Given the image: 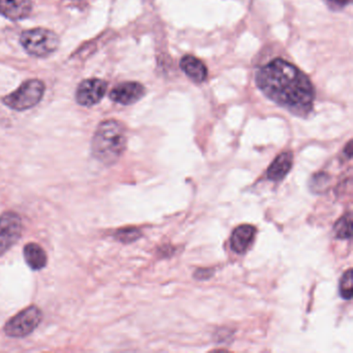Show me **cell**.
<instances>
[{"label":"cell","mask_w":353,"mask_h":353,"mask_svg":"<svg viewBox=\"0 0 353 353\" xmlns=\"http://www.w3.org/2000/svg\"><path fill=\"white\" fill-rule=\"evenodd\" d=\"M327 175L324 174V173H319V174L315 175L311 181L312 189L317 190L318 193H319L325 187L326 183H327Z\"/></svg>","instance_id":"e0dca14e"},{"label":"cell","mask_w":353,"mask_h":353,"mask_svg":"<svg viewBox=\"0 0 353 353\" xmlns=\"http://www.w3.org/2000/svg\"><path fill=\"white\" fill-rule=\"evenodd\" d=\"M45 84L38 79L28 80L9 96L3 98V103L17 111L28 110L36 106L42 100Z\"/></svg>","instance_id":"277c9868"},{"label":"cell","mask_w":353,"mask_h":353,"mask_svg":"<svg viewBox=\"0 0 353 353\" xmlns=\"http://www.w3.org/2000/svg\"><path fill=\"white\" fill-rule=\"evenodd\" d=\"M32 10V0H0V13L13 21L28 17Z\"/></svg>","instance_id":"9c48e42d"},{"label":"cell","mask_w":353,"mask_h":353,"mask_svg":"<svg viewBox=\"0 0 353 353\" xmlns=\"http://www.w3.org/2000/svg\"><path fill=\"white\" fill-rule=\"evenodd\" d=\"M352 289H353V276L352 270H348L346 272L343 274L342 278L340 280V284H339V291H340V295L342 299H351L352 297Z\"/></svg>","instance_id":"9a60e30c"},{"label":"cell","mask_w":353,"mask_h":353,"mask_svg":"<svg viewBox=\"0 0 353 353\" xmlns=\"http://www.w3.org/2000/svg\"><path fill=\"white\" fill-rule=\"evenodd\" d=\"M328 7L332 10H342L348 6L349 0H325Z\"/></svg>","instance_id":"ac0fdd59"},{"label":"cell","mask_w":353,"mask_h":353,"mask_svg":"<svg viewBox=\"0 0 353 353\" xmlns=\"http://www.w3.org/2000/svg\"><path fill=\"white\" fill-rule=\"evenodd\" d=\"M256 84L272 102L297 117L313 110L315 90L311 80L299 68L276 59L263 65L256 75Z\"/></svg>","instance_id":"6da1fadb"},{"label":"cell","mask_w":353,"mask_h":353,"mask_svg":"<svg viewBox=\"0 0 353 353\" xmlns=\"http://www.w3.org/2000/svg\"><path fill=\"white\" fill-rule=\"evenodd\" d=\"M43 319V313L37 305H30L7 322L5 332L10 338H24L32 334Z\"/></svg>","instance_id":"5b68a950"},{"label":"cell","mask_w":353,"mask_h":353,"mask_svg":"<svg viewBox=\"0 0 353 353\" xmlns=\"http://www.w3.org/2000/svg\"><path fill=\"white\" fill-rule=\"evenodd\" d=\"M293 154L292 152H286L279 154L274 162L268 167V179L272 181H281L286 177L289 171L292 168Z\"/></svg>","instance_id":"8fae6325"},{"label":"cell","mask_w":353,"mask_h":353,"mask_svg":"<svg viewBox=\"0 0 353 353\" xmlns=\"http://www.w3.org/2000/svg\"><path fill=\"white\" fill-rule=\"evenodd\" d=\"M107 83L101 79H88L81 82L76 92V100L82 106L98 104L106 94Z\"/></svg>","instance_id":"52a82bcc"},{"label":"cell","mask_w":353,"mask_h":353,"mask_svg":"<svg viewBox=\"0 0 353 353\" xmlns=\"http://www.w3.org/2000/svg\"><path fill=\"white\" fill-rule=\"evenodd\" d=\"M256 229L252 225H241L232 232L230 247L236 254H243L248 251L255 237Z\"/></svg>","instance_id":"30bf717a"},{"label":"cell","mask_w":353,"mask_h":353,"mask_svg":"<svg viewBox=\"0 0 353 353\" xmlns=\"http://www.w3.org/2000/svg\"><path fill=\"white\" fill-rule=\"evenodd\" d=\"M145 94V88L138 82H125L119 84L110 92L113 102L121 105H132L141 100Z\"/></svg>","instance_id":"ba28073f"},{"label":"cell","mask_w":353,"mask_h":353,"mask_svg":"<svg viewBox=\"0 0 353 353\" xmlns=\"http://www.w3.org/2000/svg\"><path fill=\"white\" fill-rule=\"evenodd\" d=\"M23 224L19 214L6 212L0 216V256L9 251L22 235Z\"/></svg>","instance_id":"8992f818"},{"label":"cell","mask_w":353,"mask_h":353,"mask_svg":"<svg viewBox=\"0 0 353 353\" xmlns=\"http://www.w3.org/2000/svg\"><path fill=\"white\" fill-rule=\"evenodd\" d=\"M181 69L196 83H202L208 78V68L200 59L192 55H185L181 59Z\"/></svg>","instance_id":"7c38bea8"},{"label":"cell","mask_w":353,"mask_h":353,"mask_svg":"<svg viewBox=\"0 0 353 353\" xmlns=\"http://www.w3.org/2000/svg\"><path fill=\"white\" fill-rule=\"evenodd\" d=\"M351 145H352V142L349 141L348 144L345 146L344 154H346L348 159H351V157H352V146Z\"/></svg>","instance_id":"d6986e66"},{"label":"cell","mask_w":353,"mask_h":353,"mask_svg":"<svg viewBox=\"0 0 353 353\" xmlns=\"http://www.w3.org/2000/svg\"><path fill=\"white\" fill-rule=\"evenodd\" d=\"M334 233L336 239H351V236H352V218H351L350 214L342 216V218L334 224Z\"/></svg>","instance_id":"5bb4252c"},{"label":"cell","mask_w":353,"mask_h":353,"mask_svg":"<svg viewBox=\"0 0 353 353\" xmlns=\"http://www.w3.org/2000/svg\"><path fill=\"white\" fill-rule=\"evenodd\" d=\"M114 236L121 243H129L137 241L141 236V232L137 228H125L117 231Z\"/></svg>","instance_id":"2e32d148"},{"label":"cell","mask_w":353,"mask_h":353,"mask_svg":"<svg viewBox=\"0 0 353 353\" xmlns=\"http://www.w3.org/2000/svg\"><path fill=\"white\" fill-rule=\"evenodd\" d=\"M127 141V130L123 123L114 119L103 121L92 137V156L102 164L112 166L125 152Z\"/></svg>","instance_id":"7a4b0ae2"},{"label":"cell","mask_w":353,"mask_h":353,"mask_svg":"<svg viewBox=\"0 0 353 353\" xmlns=\"http://www.w3.org/2000/svg\"><path fill=\"white\" fill-rule=\"evenodd\" d=\"M26 52L37 57H49L59 46V38L55 32L45 28L26 30L20 38Z\"/></svg>","instance_id":"3957f363"},{"label":"cell","mask_w":353,"mask_h":353,"mask_svg":"<svg viewBox=\"0 0 353 353\" xmlns=\"http://www.w3.org/2000/svg\"><path fill=\"white\" fill-rule=\"evenodd\" d=\"M24 259L32 270H41L47 265L48 257L46 252L36 243H30L23 249Z\"/></svg>","instance_id":"4fadbf2b"}]
</instances>
